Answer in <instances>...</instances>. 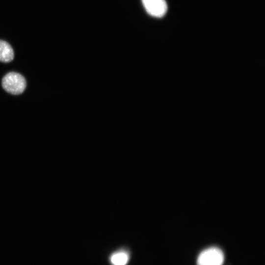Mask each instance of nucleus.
Returning <instances> with one entry per match:
<instances>
[{"instance_id": "nucleus-1", "label": "nucleus", "mask_w": 265, "mask_h": 265, "mask_svg": "<svg viewBox=\"0 0 265 265\" xmlns=\"http://www.w3.org/2000/svg\"><path fill=\"white\" fill-rule=\"evenodd\" d=\"M2 86L8 93L13 95L22 93L26 87V80L21 74L14 72L6 74L2 79Z\"/></svg>"}, {"instance_id": "nucleus-2", "label": "nucleus", "mask_w": 265, "mask_h": 265, "mask_svg": "<svg viewBox=\"0 0 265 265\" xmlns=\"http://www.w3.org/2000/svg\"><path fill=\"white\" fill-rule=\"evenodd\" d=\"M224 257L218 248L210 247L202 251L197 260V265H222Z\"/></svg>"}, {"instance_id": "nucleus-4", "label": "nucleus", "mask_w": 265, "mask_h": 265, "mask_svg": "<svg viewBox=\"0 0 265 265\" xmlns=\"http://www.w3.org/2000/svg\"><path fill=\"white\" fill-rule=\"evenodd\" d=\"M14 51L11 45L5 41L0 40V61L11 62L14 58Z\"/></svg>"}, {"instance_id": "nucleus-5", "label": "nucleus", "mask_w": 265, "mask_h": 265, "mask_svg": "<svg viewBox=\"0 0 265 265\" xmlns=\"http://www.w3.org/2000/svg\"><path fill=\"white\" fill-rule=\"evenodd\" d=\"M128 260V255L124 251L117 252L110 257V261L113 265H126Z\"/></svg>"}, {"instance_id": "nucleus-3", "label": "nucleus", "mask_w": 265, "mask_h": 265, "mask_svg": "<svg viewBox=\"0 0 265 265\" xmlns=\"http://www.w3.org/2000/svg\"><path fill=\"white\" fill-rule=\"evenodd\" d=\"M143 6L151 16L160 18L163 17L167 10L165 0H141Z\"/></svg>"}]
</instances>
